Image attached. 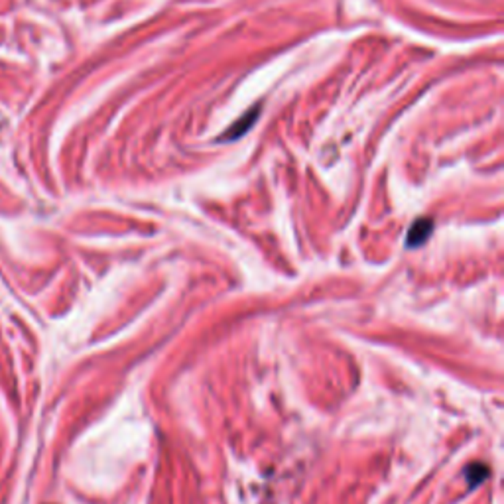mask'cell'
I'll return each mask as SVG.
<instances>
[{"label": "cell", "mask_w": 504, "mask_h": 504, "mask_svg": "<svg viewBox=\"0 0 504 504\" xmlns=\"http://www.w3.org/2000/svg\"><path fill=\"white\" fill-rule=\"evenodd\" d=\"M431 232V221L429 219H420L410 230L408 235V245L418 246L420 243H424L428 239V235Z\"/></svg>", "instance_id": "1"}]
</instances>
